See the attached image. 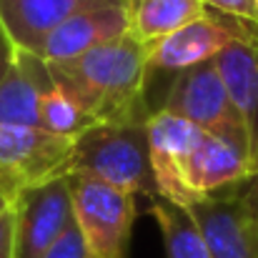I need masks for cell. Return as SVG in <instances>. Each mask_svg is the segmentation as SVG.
I'll use <instances>...</instances> for the list:
<instances>
[{
    "instance_id": "ac0fdd59",
    "label": "cell",
    "mask_w": 258,
    "mask_h": 258,
    "mask_svg": "<svg viewBox=\"0 0 258 258\" xmlns=\"http://www.w3.org/2000/svg\"><path fill=\"white\" fill-rule=\"evenodd\" d=\"M238 201H241V211L248 226L253 258H258V173H251L248 178L238 183Z\"/></svg>"
},
{
    "instance_id": "e0dca14e",
    "label": "cell",
    "mask_w": 258,
    "mask_h": 258,
    "mask_svg": "<svg viewBox=\"0 0 258 258\" xmlns=\"http://www.w3.org/2000/svg\"><path fill=\"white\" fill-rule=\"evenodd\" d=\"M90 125H98V123L60 86L53 83L40 95V128L43 131L63 136V138H78Z\"/></svg>"
},
{
    "instance_id": "5b68a950",
    "label": "cell",
    "mask_w": 258,
    "mask_h": 258,
    "mask_svg": "<svg viewBox=\"0 0 258 258\" xmlns=\"http://www.w3.org/2000/svg\"><path fill=\"white\" fill-rule=\"evenodd\" d=\"M73 141L43 128L0 125V193L15 201L30 185L63 178Z\"/></svg>"
},
{
    "instance_id": "7c38bea8",
    "label": "cell",
    "mask_w": 258,
    "mask_h": 258,
    "mask_svg": "<svg viewBox=\"0 0 258 258\" xmlns=\"http://www.w3.org/2000/svg\"><path fill=\"white\" fill-rule=\"evenodd\" d=\"M251 173H253L251 156L246 146L233 143L221 136L203 133L190 153V161L185 168V185H188L190 201H196L201 196L241 183Z\"/></svg>"
},
{
    "instance_id": "4fadbf2b",
    "label": "cell",
    "mask_w": 258,
    "mask_h": 258,
    "mask_svg": "<svg viewBox=\"0 0 258 258\" xmlns=\"http://www.w3.org/2000/svg\"><path fill=\"white\" fill-rule=\"evenodd\" d=\"M216 68L243 118L248 133L251 171L258 173V30L218 53Z\"/></svg>"
},
{
    "instance_id": "7402d4cb",
    "label": "cell",
    "mask_w": 258,
    "mask_h": 258,
    "mask_svg": "<svg viewBox=\"0 0 258 258\" xmlns=\"http://www.w3.org/2000/svg\"><path fill=\"white\" fill-rule=\"evenodd\" d=\"M15 55H18V45L13 43V38L8 35V30H5V25H3V20H0V83H3V78L8 76V71H10Z\"/></svg>"
},
{
    "instance_id": "2e32d148",
    "label": "cell",
    "mask_w": 258,
    "mask_h": 258,
    "mask_svg": "<svg viewBox=\"0 0 258 258\" xmlns=\"http://www.w3.org/2000/svg\"><path fill=\"white\" fill-rule=\"evenodd\" d=\"M148 213L156 218L168 258H211V251L206 246V238L190 216V211L183 203H175L171 198L153 196L148 198Z\"/></svg>"
},
{
    "instance_id": "277c9868",
    "label": "cell",
    "mask_w": 258,
    "mask_h": 258,
    "mask_svg": "<svg viewBox=\"0 0 258 258\" xmlns=\"http://www.w3.org/2000/svg\"><path fill=\"white\" fill-rule=\"evenodd\" d=\"M161 108L185 118L203 133L221 136L248 148L243 118L233 105V98L216 68V60L175 73V81Z\"/></svg>"
},
{
    "instance_id": "6da1fadb",
    "label": "cell",
    "mask_w": 258,
    "mask_h": 258,
    "mask_svg": "<svg viewBox=\"0 0 258 258\" xmlns=\"http://www.w3.org/2000/svg\"><path fill=\"white\" fill-rule=\"evenodd\" d=\"M53 83L71 93L95 123H146V45L131 33L81 58L50 66Z\"/></svg>"
},
{
    "instance_id": "52a82bcc",
    "label": "cell",
    "mask_w": 258,
    "mask_h": 258,
    "mask_svg": "<svg viewBox=\"0 0 258 258\" xmlns=\"http://www.w3.org/2000/svg\"><path fill=\"white\" fill-rule=\"evenodd\" d=\"M15 258H43L76 223L66 175L25 188L15 201Z\"/></svg>"
},
{
    "instance_id": "9c48e42d",
    "label": "cell",
    "mask_w": 258,
    "mask_h": 258,
    "mask_svg": "<svg viewBox=\"0 0 258 258\" xmlns=\"http://www.w3.org/2000/svg\"><path fill=\"white\" fill-rule=\"evenodd\" d=\"M125 0H0V20L20 50L40 55L48 35L68 18Z\"/></svg>"
},
{
    "instance_id": "9a60e30c",
    "label": "cell",
    "mask_w": 258,
    "mask_h": 258,
    "mask_svg": "<svg viewBox=\"0 0 258 258\" xmlns=\"http://www.w3.org/2000/svg\"><path fill=\"white\" fill-rule=\"evenodd\" d=\"M125 13L131 23V35L151 45L188 23L206 18L211 10L203 0H125Z\"/></svg>"
},
{
    "instance_id": "603a6c76",
    "label": "cell",
    "mask_w": 258,
    "mask_h": 258,
    "mask_svg": "<svg viewBox=\"0 0 258 258\" xmlns=\"http://www.w3.org/2000/svg\"><path fill=\"white\" fill-rule=\"evenodd\" d=\"M256 5H258V0H256Z\"/></svg>"
},
{
    "instance_id": "8992f818",
    "label": "cell",
    "mask_w": 258,
    "mask_h": 258,
    "mask_svg": "<svg viewBox=\"0 0 258 258\" xmlns=\"http://www.w3.org/2000/svg\"><path fill=\"white\" fill-rule=\"evenodd\" d=\"M258 28L253 23L211 10L206 18H198V20L188 23L185 28L146 45L148 71L151 73L153 71L183 73L193 66L216 60V55L223 53L231 43L248 38Z\"/></svg>"
},
{
    "instance_id": "30bf717a",
    "label": "cell",
    "mask_w": 258,
    "mask_h": 258,
    "mask_svg": "<svg viewBox=\"0 0 258 258\" xmlns=\"http://www.w3.org/2000/svg\"><path fill=\"white\" fill-rule=\"evenodd\" d=\"M185 208L196 218L211 258H253L248 226L238 201V183L201 196Z\"/></svg>"
},
{
    "instance_id": "3957f363",
    "label": "cell",
    "mask_w": 258,
    "mask_h": 258,
    "mask_svg": "<svg viewBox=\"0 0 258 258\" xmlns=\"http://www.w3.org/2000/svg\"><path fill=\"white\" fill-rule=\"evenodd\" d=\"M73 218L95 258H125L136 223V196L83 173L66 175Z\"/></svg>"
},
{
    "instance_id": "d6986e66",
    "label": "cell",
    "mask_w": 258,
    "mask_h": 258,
    "mask_svg": "<svg viewBox=\"0 0 258 258\" xmlns=\"http://www.w3.org/2000/svg\"><path fill=\"white\" fill-rule=\"evenodd\" d=\"M43 258H95V256L90 253V248H88L81 228L73 223V226L50 246V251Z\"/></svg>"
},
{
    "instance_id": "ba28073f",
    "label": "cell",
    "mask_w": 258,
    "mask_h": 258,
    "mask_svg": "<svg viewBox=\"0 0 258 258\" xmlns=\"http://www.w3.org/2000/svg\"><path fill=\"white\" fill-rule=\"evenodd\" d=\"M201 136H203L201 128H196L193 123H188L175 113H168L163 108L151 113L148 148H151V166L156 175L158 196L183 206L190 203V193L185 185V168Z\"/></svg>"
},
{
    "instance_id": "7a4b0ae2",
    "label": "cell",
    "mask_w": 258,
    "mask_h": 258,
    "mask_svg": "<svg viewBox=\"0 0 258 258\" xmlns=\"http://www.w3.org/2000/svg\"><path fill=\"white\" fill-rule=\"evenodd\" d=\"M68 173H83L133 196H158L146 123H98L73 141Z\"/></svg>"
},
{
    "instance_id": "ffe728a7",
    "label": "cell",
    "mask_w": 258,
    "mask_h": 258,
    "mask_svg": "<svg viewBox=\"0 0 258 258\" xmlns=\"http://www.w3.org/2000/svg\"><path fill=\"white\" fill-rule=\"evenodd\" d=\"M0 258H15V208L0 193Z\"/></svg>"
},
{
    "instance_id": "8fae6325",
    "label": "cell",
    "mask_w": 258,
    "mask_h": 258,
    "mask_svg": "<svg viewBox=\"0 0 258 258\" xmlns=\"http://www.w3.org/2000/svg\"><path fill=\"white\" fill-rule=\"evenodd\" d=\"M131 33L125 5H108V8H93L83 10L66 23H60L45 40L40 58L48 66L66 63L73 58H81L83 53L110 43L115 38H123Z\"/></svg>"
},
{
    "instance_id": "44dd1931",
    "label": "cell",
    "mask_w": 258,
    "mask_h": 258,
    "mask_svg": "<svg viewBox=\"0 0 258 258\" xmlns=\"http://www.w3.org/2000/svg\"><path fill=\"white\" fill-rule=\"evenodd\" d=\"M208 10H216V13H223V15H231V18H238V20H246V23H253L258 28V5L256 0H203Z\"/></svg>"
},
{
    "instance_id": "5bb4252c",
    "label": "cell",
    "mask_w": 258,
    "mask_h": 258,
    "mask_svg": "<svg viewBox=\"0 0 258 258\" xmlns=\"http://www.w3.org/2000/svg\"><path fill=\"white\" fill-rule=\"evenodd\" d=\"M50 86V66L40 55L18 48V55L0 83V125L40 128V95Z\"/></svg>"
}]
</instances>
